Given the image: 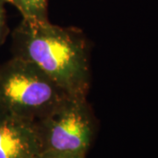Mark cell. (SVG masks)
<instances>
[{
    "label": "cell",
    "instance_id": "cell-1",
    "mask_svg": "<svg viewBox=\"0 0 158 158\" xmlns=\"http://www.w3.org/2000/svg\"><path fill=\"white\" fill-rule=\"evenodd\" d=\"M11 38L13 56L32 62L69 94L87 97L90 46L80 29L22 19Z\"/></svg>",
    "mask_w": 158,
    "mask_h": 158
},
{
    "label": "cell",
    "instance_id": "cell-2",
    "mask_svg": "<svg viewBox=\"0 0 158 158\" xmlns=\"http://www.w3.org/2000/svg\"><path fill=\"white\" fill-rule=\"evenodd\" d=\"M69 96L32 62L13 56L0 65V110L37 121Z\"/></svg>",
    "mask_w": 158,
    "mask_h": 158
},
{
    "label": "cell",
    "instance_id": "cell-3",
    "mask_svg": "<svg viewBox=\"0 0 158 158\" xmlns=\"http://www.w3.org/2000/svg\"><path fill=\"white\" fill-rule=\"evenodd\" d=\"M34 122L42 151L86 157L96 131V120L87 97L69 96Z\"/></svg>",
    "mask_w": 158,
    "mask_h": 158
},
{
    "label": "cell",
    "instance_id": "cell-4",
    "mask_svg": "<svg viewBox=\"0 0 158 158\" xmlns=\"http://www.w3.org/2000/svg\"><path fill=\"white\" fill-rule=\"evenodd\" d=\"M41 151L35 122L0 110V158H35Z\"/></svg>",
    "mask_w": 158,
    "mask_h": 158
},
{
    "label": "cell",
    "instance_id": "cell-5",
    "mask_svg": "<svg viewBox=\"0 0 158 158\" xmlns=\"http://www.w3.org/2000/svg\"><path fill=\"white\" fill-rule=\"evenodd\" d=\"M20 12L23 19L30 21H48V0H5Z\"/></svg>",
    "mask_w": 158,
    "mask_h": 158
},
{
    "label": "cell",
    "instance_id": "cell-6",
    "mask_svg": "<svg viewBox=\"0 0 158 158\" xmlns=\"http://www.w3.org/2000/svg\"><path fill=\"white\" fill-rule=\"evenodd\" d=\"M6 4L5 0H0V46L5 42L9 32L6 20Z\"/></svg>",
    "mask_w": 158,
    "mask_h": 158
},
{
    "label": "cell",
    "instance_id": "cell-7",
    "mask_svg": "<svg viewBox=\"0 0 158 158\" xmlns=\"http://www.w3.org/2000/svg\"><path fill=\"white\" fill-rule=\"evenodd\" d=\"M35 158H85L79 157V156H68L59 153L49 152V151H41Z\"/></svg>",
    "mask_w": 158,
    "mask_h": 158
}]
</instances>
